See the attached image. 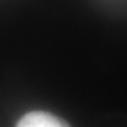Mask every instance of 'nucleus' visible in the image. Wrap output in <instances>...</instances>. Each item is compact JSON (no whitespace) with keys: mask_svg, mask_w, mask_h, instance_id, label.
Returning a JSON list of instances; mask_svg holds the SVG:
<instances>
[{"mask_svg":"<svg viewBox=\"0 0 127 127\" xmlns=\"http://www.w3.org/2000/svg\"><path fill=\"white\" fill-rule=\"evenodd\" d=\"M16 127H69V124L47 112H30L18 120Z\"/></svg>","mask_w":127,"mask_h":127,"instance_id":"nucleus-1","label":"nucleus"}]
</instances>
